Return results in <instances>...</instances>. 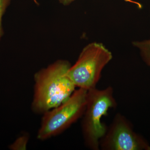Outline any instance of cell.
<instances>
[{"label": "cell", "instance_id": "1", "mask_svg": "<svg viewBox=\"0 0 150 150\" xmlns=\"http://www.w3.org/2000/svg\"><path fill=\"white\" fill-rule=\"evenodd\" d=\"M71 66L69 61L58 60L35 73L31 103L33 112L43 114L69 98L76 87L68 75Z\"/></svg>", "mask_w": 150, "mask_h": 150}, {"label": "cell", "instance_id": "2", "mask_svg": "<svg viewBox=\"0 0 150 150\" xmlns=\"http://www.w3.org/2000/svg\"><path fill=\"white\" fill-rule=\"evenodd\" d=\"M116 105L113 88L111 86L104 89L95 88L88 91L81 125L84 141L87 147L91 150L100 149V141L107 130L101 119L107 115L109 109L115 108Z\"/></svg>", "mask_w": 150, "mask_h": 150}, {"label": "cell", "instance_id": "3", "mask_svg": "<svg viewBox=\"0 0 150 150\" xmlns=\"http://www.w3.org/2000/svg\"><path fill=\"white\" fill-rule=\"evenodd\" d=\"M87 91L79 88L64 103L43 113L38 139L45 141L56 137L81 118L85 110Z\"/></svg>", "mask_w": 150, "mask_h": 150}, {"label": "cell", "instance_id": "4", "mask_svg": "<svg viewBox=\"0 0 150 150\" xmlns=\"http://www.w3.org/2000/svg\"><path fill=\"white\" fill-rule=\"evenodd\" d=\"M112 54L101 43H89L83 49L74 64L68 71L76 87L88 91L96 88L101 72L112 59Z\"/></svg>", "mask_w": 150, "mask_h": 150}, {"label": "cell", "instance_id": "5", "mask_svg": "<svg viewBox=\"0 0 150 150\" xmlns=\"http://www.w3.org/2000/svg\"><path fill=\"white\" fill-rule=\"evenodd\" d=\"M99 145L100 149L103 150H148L150 147L134 131L129 120L120 113L115 115Z\"/></svg>", "mask_w": 150, "mask_h": 150}, {"label": "cell", "instance_id": "6", "mask_svg": "<svg viewBox=\"0 0 150 150\" xmlns=\"http://www.w3.org/2000/svg\"><path fill=\"white\" fill-rule=\"evenodd\" d=\"M133 44L139 50L141 56L145 63L150 67V39L134 41Z\"/></svg>", "mask_w": 150, "mask_h": 150}, {"label": "cell", "instance_id": "7", "mask_svg": "<svg viewBox=\"0 0 150 150\" xmlns=\"http://www.w3.org/2000/svg\"><path fill=\"white\" fill-rule=\"evenodd\" d=\"M29 140V135L25 133L18 137L13 144L10 145L9 148L12 150H26Z\"/></svg>", "mask_w": 150, "mask_h": 150}, {"label": "cell", "instance_id": "8", "mask_svg": "<svg viewBox=\"0 0 150 150\" xmlns=\"http://www.w3.org/2000/svg\"><path fill=\"white\" fill-rule=\"evenodd\" d=\"M11 0H0V40L4 34L2 27V19L7 8Z\"/></svg>", "mask_w": 150, "mask_h": 150}, {"label": "cell", "instance_id": "9", "mask_svg": "<svg viewBox=\"0 0 150 150\" xmlns=\"http://www.w3.org/2000/svg\"><path fill=\"white\" fill-rule=\"evenodd\" d=\"M78 0H59V2L63 6H67Z\"/></svg>", "mask_w": 150, "mask_h": 150}, {"label": "cell", "instance_id": "10", "mask_svg": "<svg viewBox=\"0 0 150 150\" xmlns=\"http://www.w3.org/2000/svg\"><path fill=\"white\" fill-rule=\"evenodd\" d=\"M32 1L36 5H39V3L38 2L37 0H32Z\"/></svg>", "mask_w": 150, "mask_h": 150}, {"label": "cell", "instance_id": "11", "mask_svg": "<svg viewBox=\"0 0 150 150\" xmlns=\"http://www.w3.org/2000/svg\"><path fill=\"white\" fill-rule=\"evenodd\" d=\"M148 150H150V146L149 147V149H148Z\"/></svg>", "mask_w": 150, "mask_h": 150}]
</instances>
